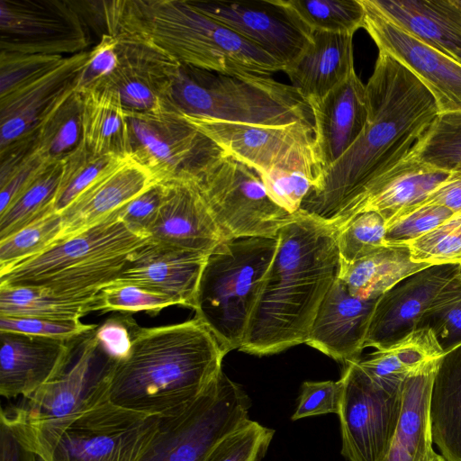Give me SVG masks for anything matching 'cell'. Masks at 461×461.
<instances>
[{"label": "cell", "instance_id": "obj_1", "mask_svg": "<svg viewBox=\"0 0 461 461\" xmlns=\"http://www.w3.org/2000/svg\"><path fill=\"white\" fill-rule=\"evenodd\" d=\"M366 90L368 116L361 135L321 173L300 209L330 224L369 182L410 153L439 113L426 86L383 51Z\"/></svg>", "mask_w": 461, "mask_h": 461}, {"label": "cell", "instance_id": "obj_2", "mask_svg": "<svg viewBox=\"0 0 461 461\" xmlns=\"http://www.w3.org/2000/svg\"><path fill=\"white\" fill-rule=\"evenodd\" d=\"M337 231L333 224L302 211L280 230L239 350L266 356L305 343L339 276Z\"/></svg>", "mask_w": 461, "mask_h": 461}, {"label": "cell", "instance_id": "obj_3", "mask_svg": "<svg viewBox=\"0 0 461 461\" xmlns=\"http://www.w3.org/2000/svg\"><path fill=\"white\" fill-rule=\"evenodd\" d=\"M225 354L196 318L134 332L129 355L106 358L110 400L122 408L168 416L195 401L221 375Z\"/></svg>", "mask_w": 461, "mask_h": 461}, {"label": "cell", "instance_id": "obj_4", "mask_svg": "<svg viewBox=\"0 0 461 461\" xmlns=\"http://www.w3.org/2000/svg\"><path fill=\"white\" fill-rule=\"evenodd\" d=\"M92 26L145 42L178 64L225 74L270 76L284 67L191 0L93 1Z\"/></svg>", "mask_w": 461, "mask_h": 461}, {"label": "cell", "instance_id": "obj_5", "mask_svg": "<svg viewBox=\"0 0 461 461\" xmlns=\"http://www.w3.org/2000/svg\"><path fill=\"white\" fill-rule=\"evenodd\" d=\"M112 213L86 230L0 270V287H38L62 297H86L116 281L149 240Z\"/></svg>", "mask_w": 461, "mask_h": 461}, {"label": "cell", "instance_id": "obj_6", "mask_svg": "<svg viewBox=\"0 0 461 461\" xmlns=\"http://www.w3.org/2000/svg\"><path fill=\"white\" fill-rule=\"evenodd\" d=\"M170 100L180 115L277 126L313 123L309 103L292 86L257 74H225L179 64Z\"/></svg>", "mask_w": 461, "mask_h": 461}, {"label": "cell", "instance_id": "obj_7", "mask_svg": "<svg viewBox=\"0 0 461 461\" xmlns=\"http://www.w3.org/2000/svg\"><path fill=\"white\" fill-rule=\"evenodd\" d=\"M277 238L227 240L207 257L194 310L226 355L240 349Z\"/></svg>", "mask_w": 461, "mask_h": 461}, {"label": "cell", "instance_id": "obj_8", "mask_svg": "<svg viewBox=\"0 0 461 461\" xmlns=\"http://www.w3.org/2000/svg\"><path fill=\"white\" fill-rule=\"evenodd\" d=\"M94 331L81 344L76 361L61 375L1 411V427L22 450L43 461H49L64 431L99 391L106 357Z\"/></svg>", "mask_w": 461, "mask_h": 461}, {"label": "cell", "instance_id": "obj_9", "mask_svg": "<svg viewBox=\"0 0 461 461\" xmlns=\"http://www.w3.org/2000/svg\"><path fill=\"white\" fill-rule=\"evenodd\" d=\"M250 399L223 372L191 404L159 416L158 428L135 461H203L227 434L249 420Z\"/></svg>", "mask_w": 461, "mask_h": 461}, {"label": "cell", "instance_id": "obj_10", "mask_svg": "<svg viewBox=\"0 0 461 461\" xmlns=\"http://www.w3.org/2000/svg\"><path fill=\"white\" fill-rule=\"evenodd\" d=\"M192 177L226 240L276 239L294 218V214L272 201L253 168L221 149L204 161Z\"/></svg>", "mask_w": 461, "mask_h": 461}, {"label": "cell", "instance_id": "obj_11", "mask_svg": "<svg viewBox=\"0 0 461 461\" xmlns=\"http://www.w3.org/2000/svg\"><path fill=\"white\" fill-rule=\"evenodd\" d=\"M181 116L224 153L253 168L258 175L274 170L300 172L312 182L313 186L323 171L312 122L297 121L268 126L203 116Z\"/></svg>", "mask_w": 461, "mask_h": 461}, {"label": "cell", "instance_id": "obj_12", "mask_svg": "<svg viewBox=\"0 0 461 461\" xmlns=\"http://www.w3.org/2000/svg\"><path fill=\"white\" fill-rule=\"evenodd\" d=\"M159 416L114 404L101 376L99 391L64 431L49 461H135Z\"/></svg>", "mask_w": 461, "mask_h": 461}, {"label": "cell", "instance_id": "obj_13", "mask_svg": "<svg viewBox=\"0 0 461 461\" xmlns=\"http://www.w3.org/2000/svg\"><path fill=\"white\" fill-rule=\"evenodd\" d=\"M340 381L341 454L348 461H381L398 424L402 388L393 392L379 386L357 361L346 365Z\"/></svg>", "mask_w": 461, "mask_h": 461}, {"label": "cell", "instance_id": "obj_14", "mask_svg": "<svg viewBox=\"0 0 461 461\" xmlns=\"http://www.w3.org/2000/svg\"><path fill=\"white\" fill-rule=\"evenodd\" d=\"M90 43L89 26L71 1H0V51L64 57Z\"/></svg>", "mask_w": 461, "mask_h": 461}, {"label": "cell", "instance_id": "obj_15", "mask_svg": "<svg viewBox=\"0 0 461 461\" xmlns=\"http://www.w3.org/2000/svg\"><path fill=\"white\" fill-rule=\"evenodd\" d=\"M127 117L131 158L147 167L158 183L192 176L204 161L221 150L178 113Z\"/></svg>", "mask_w": 461, "mask_h": 461}, {"label": "cell", "instance_id": "obj_16", "mask_svg": "<svg viewBox=\"0 0 461 461\" xmlns=\"http://www.w3.org/2000/svg\"><path fill=\"white\" fill-rule=\"evenodd\" d=\"M201 12L254 42L284 67L291 66L311 41L309 30L280 0H191Z\"/></svg>", "mask_w": 461, "mask_h": 461}, {"label": "cell", "instance_id": "obj_17", "mask_svg": "<svg viewBox=\"0 0 461 461\" xmlns=\"http://www.w3.org/2000/svg\"><path fill=\"white\" fill-rule=\"evenodd\" d=\"M113 36L117 40V64L96 87L113 89L127 114L177 113L171 104L170 88L179 64L145 42Z\"/></svg>", "mask_w": 461, "mask_h": 461}, {"label": "cell", "instance_id": "obj_18", "mask_svg": "<svg viewBox=\"0 0 461 461\" xmlns=\"http://www.w3.org/2000/svg\"><path fill=\"white\" fill-rule=\"evenodd\" d=\"M364 29L385 52L406 67L434 97L438 113L461 112V63L386 21L361 0Z\"/></svg>", "mask_w": 461, "mask_h": 461}, {"label": "cell", "instance_id": "obj_19", "mask_svg": "<svg viewBox=\"0 0 461 461\" xmlns=\"http://www.w3.org/2000/svg\"><path fill=\"white\" fill-rule=\"evenodd\" d=\"M88 56L89 50L65 56L42 75L0 95V149L36 135L47 117L76 90Z\"/></svg>", "mask_w": 461, "mask_h": 461}, {"label": "cell", "instance_id": "obj_20", "mask_svg": "<svg viewBox=\"0 0 461 461\" xmlns=\"http://www.w3.org/2000/svg\"><path fill=\"white\" fill-rule=\"evenodd\" d=\"M86 337L58 339L0 332L1 396L27 397L61 375Z\"/></svg>", "mask_w": 461, "mask_h": 461}, {"label": "cell", "instance_id": "obj_21", "mask_svg": "<svg viewBox=\"0 0 461 461\" xmlns=\"http://www.w3.org/2000/svg\"><path fill=\"white\" fill-rule=\"evenodd\" d=\"M459 267H428L384 293L374 307L364 348L384 349L411 333L435 296L456 276Z\"/></svg>", "mask_w": 461, "mask_h": 461}, {"label": "cell", "instance_id": "obj_22", "mask_svg": "<svg viewBox=\"0 0 461 461\" xmlns=\"http://www.w3.org/2000/svg\"><path fill=\"white\" fill-rule=\"evenodd\" d=\"M165 184V199L147 230L151 240L207 254L227 240L192 176Z\"/></svg>", "mask_w": 461, "mask_h": 461}, {"label": "cell", "instance_id": "obj_23", "mask_svg": "<svg viewBox=\"0 0 461 461\" xmlns=\"http://www.w3.org/2000/svg\"><path fill=\"white\" fill-rule=\"evenodd\" d=\"M209 254L158 243L137 249L116 281L138 285L194 309L200 276Z\"/></svg>", "mask_w": 461, "mask_h": 461}, {"label": "cell", "instance_id": "obj_24", "mask_svg": "<svg viewBox=\"0 0 461 461\" xmlns=\"http://www.w3.org/2000/svg\"><path fill=\"white\" fill-rule=\"evenodd\" d=\"M378 298L356 297L337 277L319 307L305 344L346 365L358 361Z\"/></svg>", "mask_w": 461, "mask_h": 461}, {"label": "cell", "instance_id": "obj_25", "mask_svg": "<svg viewBox=\"0 0 461 461\" xmlns=\"http://www.w3.org/2000/svg\"><path fill=\"white\" fill-rule=\"evenodd\" d=\"M448 173L421 162L410 151L403 159L369 182L333 225L338 228L365 212H377L386 221L400 211L422 203Z\"/></svg>", "mask_w": 461, "mask_h": 461}, {"label": "cell", "instance_id": "obj_26", "mask_svg": "<svg viewBox=\"0 0 461 461\" xmlns=\"http://www.w3.org/2000/svg\"><path fill=\"white\" fill-rule=\"evenodd\" d=\"M157 183L154 175L133 158L121 159L60 213L63 229L57 241L98 223Z\"/></svg>", "mask_w": 461, "mask_h": 461}, {"label": "cell", "instance_id": "obj_27", "mask_svg": "<svg viewBox=\"0 0 461 461\" xmlns=\"http://www.w3.org/2000/svg\"><path fill=\"white\" fill-rule=\"evenodd\" d=\"M309 104L324 171L346 153L366 126L368 116L366 85L353 71L325 96Z\"/></svg>", "mask_w": 461, "mask_h": 461}, {"label": "cell", "instance_id": "obj_28", "mask_svg": "<svg viewBox=\"0 0 461 461\" xmlns=\"http://www.w3.org/2000/svg\"><path fill=\"white\" fill-rule=\"evenodd\" d=\"M381 17L450 56L461 50V8L455 0H362Z\"/></svg>", "mask_w": 461, "mask_h": 461}, {"label": "cell", "instance_id": "obj_29", "mask_svg": "<svg viewBox=\"0 0 461 461\" xmlns=\"http://www.w3.org/2000/svg\"><path fill=\"white\" fill-rule=\"evenodd\" d=\"M352 42L350 34L311 32L304 51L284 70L308 103L325 96L355 71Z\"/></svg>", "mask_w": 461, "mask_h": 461}, {"label": "cell", "instance_id": "obj_30", "mask_svg": "<svg viewBox=\"0 0 461 461\" xmlns=\"http://www.w3.org/2000/svg\"><path fill=\"white\" fill-rule=\"evenodd\" d=\"M439 359L405 380L398 424L381 461H428L435 452L432 447L429 399Z\"/></svg>", "mask_w": 461, "mask_h": 461}, {"label": "cell", "instance_id": "obj_31", "mask_svg": "<svg viewBox=\"0 0 461 461\" xmlns=\"http://www.w3.org/2000/svg\"><path fill=\"white\" fill-rule=\"evenodd\" d=\"M429 417L432 441L448 461H461V345L445 352L434 375Z\"/></svg>", "mask_w": 461, "mask_h": 461}, {"label": "cell", "instance_id": "obj_32", "mask_svg": "<svg viewBox=\"0 0 461 461\" xmlns=\"http://www.w3.org/2000/svg\"><path fill=\"white\" fill-rule=\"evenodd\" d=\"M444 351L435 334L429 329H416L387 348L376 350L358 365L379 386L400 391L405 380L430 363L438 360Z\"/></svg>", "mask_w": 461, "mask_h": 461}, {"label": "cell", "instance_id": "obj_33", "mask_svg": "<svg viewBox=\"0 0 461 461\" xmlns=\"http://www.w3.org/2000/svg\"><path fill=\"white\" fill-rule=\"evenodd\" d=\"M80 93L83 101V142L97 155L131 157L129 121L119 95L109 87Z\"/></svg>", "mask_w": 461, "mask_h": 461}, {"label": "cell", "instance_id": "obj_34", "mask_svg": "<svg viewBox=\"0 0 461 461\" xmlns=\"http://www.w3.org/2000/svg\"><path fill=\"white\" fill-rule=\"evenodd\" d=\"M429 266L415 263L407 246H384L351 264L340 262L338 278L350 294L376 299L407 276Z\"/></svg>", "mask_w": 461, "mask_h": 461}, {"label": "cell", "instance_id": "obj_35", "mask_svg": "<svg viewBox=\"0 0 461 461\" xmlns=\"http://www.w3.org/2000/svg\"><path fill=\"white\" fill-rule=\"evenodd\" d=\"M102 307L100 293L62 297L38 287H0V316L80 320L90 312H102Z\"/></svg>", "mask_w": 461, "mask_h": 461}, {"label": "cell", "instance_id": "obj_36", "mask_svg": "<svg viewBox=\"0 0 461 461\" xmlns=\"http://www.w3.org/2000/svg\"><path fill=\"white\" fill-rule=\"evenodd\" d=\"M83 101L74 90L47 117L36 134V149L49 161H61L83 142Z\"/></svg>", "mask_w": 461, "mask_h": 461}, {"label": "cell", "instance_id": "obj_37", "mask_svg": "<svg viewBox=\"0 0 461 461\" xmlns=\"http://www.w3.org/2000/svg\"><path fill=\"white\" fill-rule=\"evenodd\" d=\"M62 160L50 162L34 182L0 213V240L55 212Z\"/></svg>", "mask_w": 461, "mask_h": 461}, {"label": "cell", "instance_id": "obj_38", "mask_svg": "<svg viewBox=\"0 0 461 461\" xmlns=\"http://www.w3.org/2000/svg\"><path fill=\"white\" fill-rule=\"evenodd\" d=\"M308 30L354 35L365 27L361 0H280Z\"/></svg>", "mask_w": 461, "mask_h": 461}, {"label": "cell", "instance_id": "obj_39", "mask_svg": "<svg viewBox=\"0 0 461 461\" xmlns=\"http://www.w3.org/2000/svg\"><path fill=\"white\" fill-rule=\"evenodd\" d=\"M122 158H125L95 154L82 142L62 160L54 203L55 212L61 213L99 176Z\"/></svg>", "mask_w": 461, "mask_h": 461}, {"label": "cell", "instance_id": "obj_40", "mask_svg": "<svg viewBox=\"0 0 461 461\" xmlns=\"http://www.w3.org/2000/svg\"><path fill=\"white\" fill-rule=\"evenodd\" d=\"M431 167L450 171L461 163V112L438 113L411 150Z\"/></svg>", "mask_w": 461, "mask_h": 461}, {"label": "cell", "instance_id": "obj_41", "mask_svg": "<svg viewBox=\"0 0 461 461\" xmlns=\"http://www.w3.org/2000/svg\"><path fill=\"white\" fill-rule=\"evenodd\" d=\"M416 329L430 330L444 353L461 345V278L457 274L435 296Z\"/></svg>", "mask_w": 461, "mask_h": 461}, {"label": "cell", "instance_id": "obj_42", "mask_svg": "<svg viewBox=\"0 0 461 461\" xmlns=\"http://www.w3.org/2000/svg\"><path fill=\"white\" fill-rule=\"evenodd\" d=\"M62 229L61 214L52 212L0 240V270L41 253L58 240Z\"/></svg>", "mask_w": 461, "mask_h": 461}, {"label": "cell", "instance_id": "obj_43", "mask_svg": "<svg viewBox=\"0 0 461 461\" xmlns=\"http://www.w3.org/2000/svg\"><path fill=\"white\" fill-rule=\"evenodd\" d=\"M337 229V244L342 263L351 264L387 246L385 221L377 212H361Z\"/></svg>", "mask_w": 461, "mask_h": 461}, {"label": "cell", "instance_id": "obj_44", "mask_svg": "<svg viewBox=\"0 0 461 461\" xmlns=\"http://www.w3.org/2000/svg\"><path fill=\"white\" fill-rule=\"evenodd\" d=\"M406 246L415 263L461 267V211Z\"/></svg>", "mask_w": 461, "mask_h": 461}, {"label": "cell", "instance_id": "obj_45", "mask_svg": "<svg viewBox=\"0 0 461 461\" xmlns=\"http://www.w3.org/2000/svg\"><path fill=\"white\" fill-rule=\"evenodd\" d=\"M274 433L249 419L222 438L203 461H261Z\"/></svg>", "mask_w": 461, "mask_h": 461}, {"label": "cell", "instance_id": "obj_46", "mask_svg": "<svg viewBox=\"0 0 461 461\" xmlns=\"http://www.w3.org/2000/svg\"><path fill=\"white\" fill-rule=\"evenodd\" d=\"M452 214L445 207L423 203L402 210L385 221V243L387 246H406L437 228Z\"/></svg>", "mask_w": 461, "mask_h": 461}, {"label": "cell", "instance_id": "obj_47", "mask_svg": "<svg viewBox=\"0 0 461 461\" xmlns=\"http://www.w3.org/2000/svg\"><path fill=\"white\" fill-rule=\"evenodd\" d=\"M102 313L122 312L133 313L147 312L157 315L162 310L178 305L168 296L128 282L114 281L100 290Z\"/></svg>", "mask_w": 461, "mask_h": 461}, {"label": "cell", "instance_id": "obj_48", "mask_svg": "<svg viewBox=\"0 0 461 461\" xmlns=\"http://www.w3.org/2000/svg\"><path fill=\"white\" fill-rule=\"evenodd\" d=\"M97 326L84 323L80 320L0 316V332H17L58 339L85 338Z\"/></svg>", "mask_w": 461, "mask_h": 461}, {"label": "cell", "instance_id": "obj_49", "mask_svg": "<svg viewBox=\"0 0 461 461\" xmlns=\"http://www.w3.org/2000/svg\"><path fill=\"white\" fill-rule=\"evenodd\" d=\"M64 57L0 51V95L8 94L42 75Z\"/></svg>", "mask_w": 461, "mask_h": 461}, {"label": "cell", "instance_id": "obj_50", "mask_svg": "<svg viewBox=\"0 0 461 461\" xmlns=\"http://www.w3.org/2000/svg\"><path fill=\"white\" fill-rule=\"evenodd\" d=\"M272 201L294 214L312 187V182L300 172L274 170L259 175Z\"/></svg>", "mask_w": 461, "mask_h": 461}, {"label": "cell", "instance_id": "obj_51", "mask_svg": "<svg viewBox=\"0 0 461 461\" xmlns=\"http://www.w3.org/2000/svg\"><path fill=\"white\" fill-rule=\"evenodd\" d=\"M342 383L339 381H306L301 393L293 420L326 413H337L342 396Z\"/></svg>", "mask_w": 461, "mask_h": 461}, {"label": "cell", "instance_id": "obj_52", "mask_svg": "<svg viewBox=\"0 0 461 461\" xmlns=\"http://www.w3.org/2000/svg\"><path fill=\"white\" fill-rule=\"evenodd\" d=\"M138 327L131 313L110 317L94 331L100 351L110 360L126 357L131 349L134 332Z\"/></svg>", "mask_w": 461, "mask_h": 461}, {"label": "cell", "instance_id": "obj_53", "mask_svg": "<svg viewBox=\"0 0 461 461\" xmlns=\"http://www.w3.org/2000/svg\"><path fill=\"white\" fill-rule=\"evenodd\" d=\"M116 45L114 36L106 33L100 36L99 42L89 50L86 64L77 81V92L95 88L109 77L117 64Z\"/></svg>", "mask_w": 461, "mask_h": 461}, {"label": "cell", "instance_id": "obj_54", "mask_svg": "<svg viewBox=\"0 0 461 461\" xmlns=\"http://www.w3.org/2000/svg\"><path fill=\"white\" fill-rule=\"evenodd\" d=\"M50 162L36 149L7 176L0 178V213L5 211Z\"/></svg>", "mask_w": 461, "mask_h": 461}, {"label": "cell", "instance_id": "obj_55", "mask_svg": "<svg viewBox=\"0 0 461 461\" xmlns=\"http://www.w3.org/2000/svg\"><path fill=\"white\" fill-rule=\"evenodd\" d=\"M166 184L157 183L149 189L122 207L120 218L131 228L147 232L153 222L166 195Z\"/></svg>", "mask_w": 461, "mask_h": 461}, {"label": "cell", "instance_id": "obj_56", "mask_svg": "<svg viewBox=\"0 0 461 461\" xmlns=\"http://www.w3.org/2000/svg\"><path fill=\"white\" fill-rule=\"evenodd\" d=\"M420 203L442 206L453 213L461 211V163Z\"/></svg>", "mask_w": 461, "mask_h": 461}, {"label": "cell", "instance_id": "obj_57", "mask_svg": "<svg viewBox=\"0 0 461 461\" xmlns=\"http://www.w3.org/2000/svg\"><path fill=\"white\" fill-rule=\"evenodd\" d=\"M0 461H21L22 449L11 434L1 427Z\"/></svg>", "mask_w": 461, "mask_h": 461}, {"label": "cell", "instance_id": "obj_58", "mask_svg": "<svg viewBox=\"0 0 461 461\" xmlns=\"http://www.w3.org/2000/svg\"><path fill=\"white\" fill-rule=\"evenodd\" d=\"M22 449V448H21ZM21 461H43L41 458L32 453L22 450Z\"/></svg>", "mask_w": 461, "mask_h": 461}, {"label": "cell", "instance_id": "obj_59", "mask_svg": "<svg viewBox=\"0 0 461 461\" xmlns=\"http://www.w3.org/2000/svg\"><path fill=\"white\" fill-rule=\"evenodd\" d=\"M428 461H448L447 458H445L441 454H437L434 452L432 456L429 457Z\"/></svg>", "mask_w": 461, "mask_h": 461}, {"label": "cell", "instance_id": "obj_60", "mask_svg": "<svg viewBox=\"0 0 461 461\" xmlns=\"http://www.w3.org/2000/svg\"><path fill=\"white\" fill-rule=\"evenodd\" d=\"M451 57L461 63V50L455 52L453 55H451Z\"/></svg>", "mask_w": 461, "mask_h": 461}, {"label": "cell", "instance_id": "obj_61", "mask_svg": "<svg viewBox=\"0 0 461 461\" xmlns=\"http://www.w3.org/2000/svg\"><path fill=\"white\" fill-rule=\"evenodd\" d=\"M455 2L461 8V0H455Z\"/></svg>", "mask_w": 461, "mask_h": 461}, {"label": "cell", "instance_id": "obj_62", "mask_svg": "<svg viewBox=\"0 0 461 461\" xmlns=\"http://www.w3.org/2000/svg\"><path fill=\"white\" fill-rule=\"evenodd\" d=\"M457 276L461 278V267H459V269H458V272H457Z\"/></svg>", "mask_w": 461, "mask_h": 461}]
</instances>
